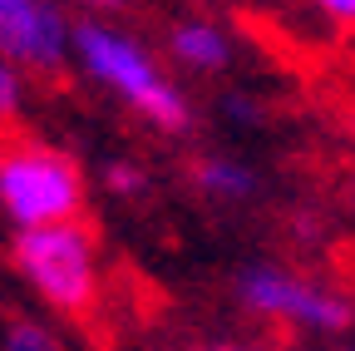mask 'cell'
<instances>
[{
    "mask_svg": "<svg viewBox=\"0 0 355 351\" xmlns=\"http://www.w3.org/2000/svg\"><path fill=\"white\" fill-rule=\"evenodd\" d=\"M74 50L104 84H114V90L139 114H148L153 124H163V129H183L188 124L183 95H178L173 84L144 60V50H133L123 35H114L104 25H74Z\"/></svg>",
    "mask_w": 355,
    "mask_h": 351,
    "instance_id": "obj_2",
    "label": "cell"
},
{
    "mask_svg": "<svg viewBox=\"0 0 355 351\" xmlns=\"http://www.w3.org/2000/svg\"><path fill=\"white\" fill-rule=\"evenodd\" d=\"M69 25L50 0H0V55L25 65H60L69 45Z\"/></svg>",
    "mask_w": 355,
    "mask_h": 351,
    "instance_id": "obj_5",
    "label": "cell"
},
{
    "mask_svg": "<svg viewBox=\"0 0 355 351\" xmlns=\"http://www.w3.org/2000/svg\"><path fill=\"white\" fill-rule=\"evenodd\" d=\"M15 262L30 277V287L64 307V312H79L94 297V247L74 223L60 228H20L15 238Z\"/></svg>",
    "mask_w": 355,
    "mask_h": 351,
    "instance_id": "obj_3",
    "label": "cell"
},
{
    "mask_svg": "<svg viewBox=\"0 0 355 351\" xmlns=\"http://www.w3.org/2000/svg\"><path fill=\"white\" fill-rule=\"evenodd\" d=\"M237 292L252 312H266V317H286L306 332H345L355 322V307L350 297H336L326 287H311L282 268H247L237 277Z\"/></svg>",
    "mask_w": 355,
    "mask_h": 351,
    "instance_id": "obj_4",
    "label": "cell"
},
{
    "mask_svg": "<svg viewBox=\"0 0 355 351\" xmlns=\"http://www.w3.org/2000/svg\"><path fill=\"white\" fill-rule=\"evenodd\" d=\"M173 50H178V60H188L198 70H222L227 65V40H222V30H212L202 20L178 25L173 30Z\"/></svg>",
    "mask_w": 355,
    "mask_h": 351,
    "instance_id": "obj_6",
    "label": "cell"
},
{
    "mask_svg": "<svg viewBox=\"0 0 355 351\" xmlns=\"http://www.w3.org/2000/svg\"><path fill=\"white\" fill-rule=\"evenodd\" d=\"M104 183H109L114 193H139V188H144V173L133 168V163H109V168H104Z\"/></svg>",
    "mask_w": 355,
    "mask_h": 351,
    "instance_id": "obj_9",
    "label": "cell"
},
{
    "mask_svg": "<svg viewBox=\"0 0 355 351\" xmlns=\"http://www.w3.org/2000/svg\"><path fill=\"white\" fill-rule=\"evenodd\" d=\"M350 129H355V114H350Z\"/></svg>",
    "mask_w": 355,
    "mask_h": 351,
    "instance_id": "obj_13",
    "label": "cell"
},
{
    "mask_svg": "<svg viewBox=\"0 0 355 351\" xmlns=\"http://www.w3.org/2000/svg\"><path fill=\"white\" fill-rule=\"evenodd\" d=\"M198 183H202L207 193H222V198H247V193L257 188L252 168L227 163V158H202V163H198Z\"/></svg>",
    "mask_w": 355,
    "mask_h": 351,
    "instance_id": "obj_7",
    "label": "cell"
},
{
    "mask_svg": "<svg viewBox=\"0 0 355 351\" xmlns=\"http://www.w3.org/2000/svg\"><path fill=\"white\" fill-rule=\"evenodd\" d=\"M89 6H119V0H89Z\"/></svg>",
    "mask_w": 355,
    "mask_h": 351,
    "instance_id": "obj_12",
    "label": "cell"
},
{
    "mask_svg": "<svg viewBox=\"0 0 355 351\" xmlns=\"http://www.w3.org/2000/svg\"><path fill=\"white\" fill-rule=\"evenodd\" d=\"M0 203L20 228H60L79 208V168L50 144H6L0 154Z\"/></svg>",
    "mask_w": 355,
    "mask_h": 351,
    "instance_id": "obj_1",
    "label": "cell"
},
{
    "mask_svg": "<svg viewBox=\"0 0 355 351\" xmlns=\"http://www.w3.org/2000/svg\"><path fill=\"white\" fill-rule=\"evenodd\" d=\"M316 6H321L326 15H336V20H345V25H355V0H316Z\"/></svg>",
    "mask_w": 355,
    "mask_h": 351,
    "instance_id": "obj_11",
    "label": "cell"
},
{
    "mask_svg": "<svg viewBox=\"0 0 355 351\" xmlns=\"http://www.w3.org/2000/svg\"><path fill=\"white\" fill-rule=\"evenodd\" d=\"M6 351H60V346H55V336L44 332V327H35V322H20V327H10V336H6Z\"/></svg>",
    "mask_w": 355,
    "mask_h": 351,
    "instance_id": "obj_8",
    "label": "cell"
},
{
    "mask_svg": "<svg viewBox=\"0 0 355 351\" xmlns=\"http://www.w3.org/2000/svg\"><path fill=\"white\" fill-rule=\"evenodd\" d=\"M15 104H20L15 70H6V65H0V119H10V114H15Z\"/></svg>",
    "mask_w": 355,
    "mask_h": 351,
    "instance_id": "obj_10",
    "label": "cell"
}]
</instances>
